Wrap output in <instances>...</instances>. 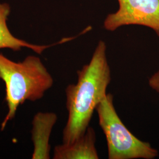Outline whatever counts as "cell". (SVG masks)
Masks as SVG:
<instances>
[{
    "label": "cell",
    "mask_w": 159,
    "mask_h": 159,
    "mask_svg": "<svg viewBox=\"0 0 159 159\" xmlns=\"http://www.w3.org/2000/svg\"><path fill=\"white\" fill-rule=\"evenodd\" d=\"M96 133L89 126L84 134L74 142L56 146L54 149V159H98L96 147Z\"/></svg>",
    "instance_id": "6"
},
{
    "label": "cell",
    "mask_w": 159,
    "mask_h": 159,
    "mask_svg": "<svg viewBox=\"0 0 159 159\" xmlns=\"http://www.w3.org/2000/svg\"><path fill=\"white\" fill-rule=\"evenodd\" d=\"M57 119V114L52 112H39L34 116L31 131L34 146L32 159L50 158V138Z\"/></svg>",
    "instance_id": "5"
},
{
    "label": "cell",
    "mask_w": 159,
    "mask_h": 159,
    "mask_svg": "<svg viewBox=\"0 0 159 159\" xmlns=\"http://www.w3.org/2000/svg\"><path fill=\"white\" fill-rule=\"evenodd\" d=\"M77 82L65 90L68 118L63 131L64 144L82 136L90 126L97 105L106 97L111 80L106 43L100 40L89 63L77 71Z\"/></svg>",
    "instance_id": "1"
},
{
    "label": "cell",
    "mask_w": 159,
    "mask_h": 159,
    "mask_svg": "<svg viewBox=\"0 0 159 159\" xmlns=\"http://www.w3.org/2000/svg\"><path fill=\"white\" fill-rule=\"evenodd\" d=\"M96 111L106 139L108 159H154L159 156L157 149L138 139L122 122L114 107L113 94L107 93Z\"/></svg>",
    "instance_id": "3"
},
{
    "label": "cell",
    "mask_w": 159,
    "mask_h": 159,
    "mask_svg": "<svg viewBox=\"0 0 159 159\" xmlns=\"http://www.w3.org/2000/svg\"><path fill=\"white\" fill-rule=\"evenodd\" d=\"M0 79L5 84L8 111L1 130L15 117L19 106L26 101L35 102L51 89L54 80L39 57L29 56L16 62L0 54Z\"/></svg>",
    "instance_id": "2"
},
{
    "label": "cell",
    "mask_w": 159,
    "mask_h": 159,
    "mask_svg": "<svg viewBox=\"0 0 159 159\" xmlns=\"http://www.w3.org/2000/svg\"><path fill=\"white\" fill-rule=\"evenodd\" d=\"M148 84L153 90L159 93V70L149 77Z\"/></svg>",
    "instance_id": "8"
},
{
    "label": "cell",
    "mask_w": 159,
    "mask_h": 159,
    "mask_svg": "<svg viewBox=\"0 0 159 159\" xmlns=\"http://www.w3.org/2000/svg\"><path fill=\"white\" fill-rule=\"evenodd\" d=\"M10 11L11 9L9 4L0 2V49L8 48L17 51L25 47L40 54L51 46L31 44L15 37L10 31L7 24Z\"/></svg>",
    "instance_id": "7"
},
{
    "label": "cell",
    "mask_w": 159,
    "mask_h": 159,
    "mask_svg": "<svg viewBox=\"0 0 159 159\" xmlns=\"http://www.w3.org/2000/svg\"><path fill=\"white\" fill-rule=\"evenodd\" d=\"M118 10L106 17L103 27L114 31L126 25H141L159 37V0H117Z\"/></svg>",
    "instance_id": "4"
}]
</instances>
